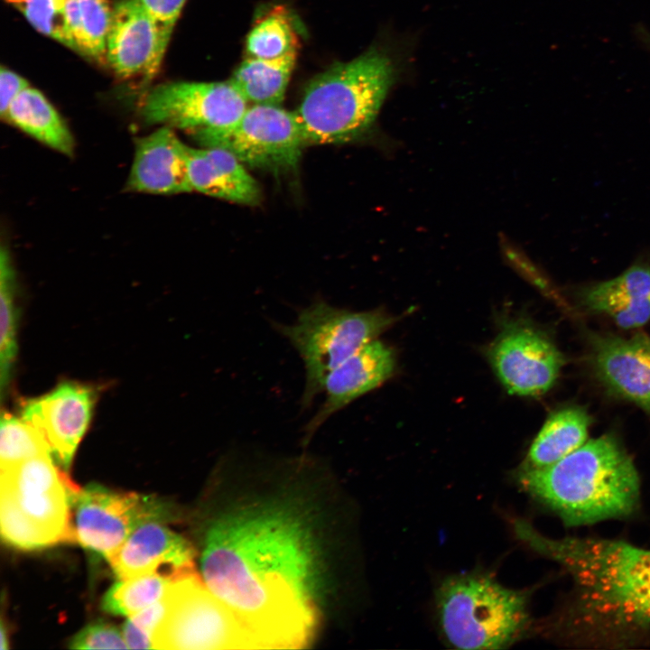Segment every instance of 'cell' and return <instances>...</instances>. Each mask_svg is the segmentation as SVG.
<instances>
[{"label":"cell","instance_id":"34","mask_svg":"<svg viewBox=\"0 0 650 650\" xmlns=\"http://www.w3.org/2000/svg\"><path fill=\"white\" fill-rule=\"evenodd\" d=\"M637 36L650 51V32L643 26L636 29Z\"/></svg>","mask_w":650,"mask_h":650},{"label":"cell","instance_id":"14","mask_svg":"<svg viewBox=\"0 0 650 650\" xmlns=\"http://www.w3.org/2000/svg\"><path fill=\"white\" fill-rule=\"evenodd\" d=\"M166 519L154 517L141 523L107 560L118 580L148 573L181 580L197 572L193 547L164 525Z\"/></svg>","mask_w":650,"mask_h":650},{"label":"cell","instance_id":"5","mask_svg":"<svg viewBox=\"0 0 650 650\" xmlns=\"http://www.w3.org/2000/svg\"><path fill=\"white\" fill-rule=\"evenodd\" d=\"M528 600L482 572L449 576L435 591L441 633L460 649H503L522 639L531 626Z\"/></svg>","mask_w":650,"mask_h":650},{"label":"cell","instance_id":"3","mask_svg":"<svg viewBox=\"0 0 650 650\" xmlns=\"http://www.w3.org/2000/svg\"><path fill=\"white\" fill-rule=\"evenodd\" d=\"M516 478L523 490L570 526L627 516L639 502L637 470L610 434L587 441L544 468L518 469Z\"/></svg>","mask_w":650,"mask_h":650},{"label":"cell","instance_id":"19","mask_svg":"<svg viewBox=\"0 0 650 650\" xmlns=\"http://www.w3.org/2000/svg\"><path fill=\"white\" fill-rule=\"evenodd\" d=\"M188 177L192 190L244 205H255L261 191L246 166L230 152L215 146L187 147Z\"/></svg>","mask_w":650,"mask_h":650},{"label":"cell","instance_id":"13","mask_svg":"<svg viewBox=\"0 0 650 650\" xmlns=\"http://www.w3.org/2000/svg\"><path fill=\"white\" fill-rule=\"evenodd\" d=\"M98 396L93 385L66 381L21 404V417L41 433L51 457L64 469H70L89 426Z\"/></svg>","mask_w":650,"mask_h":650},{"label":"cell","instance_id":"7","mask_svg":"<svg viewBox=\"0 0 650 650\" xmlns=\"http://www.w3.org/2000/svg\"><path fill=\"white\" fill-rule=\"evenodd\" d=\"M395 320L382 310L351 311L317 299L289 323L272 321L300 356L304 368L302 409L321 394L327 376L366 344L376 339Z\"/></svg>","mask_w":650,"mask_h":650},{"label":"cell","instance_id":"25","mask_svg":"<svg viewBox=\"0 0 650 650\" xmlns=\"http://www.w3.org/2000/svg\"><path fill=\"white\" fill-rule=\"evenodd\" d=\"M178 580L159 573L118 580L104 595L102 609L131 617L163 598Z\"/></svg>","mask_w":650,"mask_h":650},{"label":"cell","instance_id":"23","mask_svg":"<svg viewBox=\"0 0 650 650\" xmlns=\"http://www.w3.org/2000/svg\"><path fill=\"white\" fill-rule=\"evenodd\" d=\"M296 60V52L279 58L248 57L229 79L253 105L280 106Z\"/></svg>","mask_w":650,"mask_h":650},{"label":"cell","instance_id":"1","mask_svg":"<svg viewBox=\"0 0 650 650\" xmlns=\"http://www.w3.org/2000/svg\"><path fill=\"white\" fill-rule=\"evenodd\" d=\"M202 580L261 649L302 648L318 621L320 569L310 521L288 502L233 508L209 526Z\"/></svg>","mask_w":650,"mask_h":650},{"label":"cell","instance_id":"22","mask_svg":"<svg viewBox=\"0 0 650 650\" xmlns=\"http://www.w3.org/2000/svg\"><path fill=\"white\" fill-rule=\"evenodd\" d=\"M590 417L580 406H565L552 412L532 442L520 469L549 466L587 441Z\"/></svg>","mask_w":650,"mask_h":650},{"label":"cell","instance_id":"8","mask_svg":"<svg viewBox=\"0 0 650 650\" xmlns=\"http://www.w3.org/2000/svg\"><path fill=\"white\" fill-rule=\"evenodd\" d=\"M155 649H261L236 614L197 572L178 580L169 611L154 636Z\"/></svg>","mask_w":650,"mask_h":650},{"label":"cell","instance_id":"24","mask_svg":"<svg viewBox=\"0 0 650 650\" xmlns=\"http://www.w3.org/2000/svg\"><path fill=\"white\" fill-rule=\"evenodd\" d=\"M68 28L74 51L105 62L113 5L108 0H65Z\"/></svg>","mask_w":650,"mask_h":650},{"label":"cell","instance_id":"10","mask_svg":"<svg viewBox=\"0 0 650 650\" xmlns=\"http://www.w3.org/2000/svg\"><path fill=\"white\" fill-rule=\"evenodd\" d=\"M248 107L230 80L172 81L146 91L140 116L146 125H167L192 135L230 127Z\"/></svg>","mask_w":650,"mask_h":650},{"label":"cell","instance_id":"18","mask_svg":"<svg viewBox=\"0 0 650 650\" xmlns=\"http://www.w3.org/2000/svg\"><path fill=\"white\" fill-rule=\"evenodd\" d=\"M187 147L174 129L167 125H160L138 138L126 190L155 195L192 191L187 170Z\"/></svg>","mask_w":650,"mask_h":650},{"label":"cell","instance_id":"6","mask_svg":"<svg viewBox=\"0 0 650 650\" xmlns=\"http://www.w3.org/2000/svg\"><path fill=\"white\" fill-rule=\"evenodd\" d=\"M3 540L21 550L72 542L70 496L78 486L51 455L0 469Z\"/></svg>","mask_w":650,"mask_h":650},{"label":"cell","instance_id":"27","mask_svg":"<svg viewBox=\"0 0 650 650\" xmlns=\"http://www.w3.org/2000/svg\"><path fill=\"white\" fill-rule=\"evenodd\" d=\"M246 43L249 57L274 59L296 52L298 38L289 15L274 10L255 23Z\"/></svg>","mask_w":650,"mask_h":650},{"label":"cell","instance_id":"31","mask_svg":"<svg viewBox=\"0 0 650 650\" xmlns=\"http://www.w3.org/2000/svg\"><path fill=\"white\" fill-rule=\"evenodd\" d=\"M72 649H125L128 648L123 631L103 621H94L83 627L70 642Z\"/></svg>","mask_w":650,"mask_h":650},{"label":"cell","instance_id":"11","mask_svg":"<svg viewBox=\"0 0 650 650\" xmlns=\"http://www.w3.org/2000/svg\"><path fill=\"white\" fill-rule=\"evenodd\" d=\"M72 542L107 561L132 532L150 518H167L158 499L90 484L70 497Z\"/></svg>","mask_w":650,"mask_h":650},{"label":"cell","instance_id":"29","mask_svg":"<svg viewBox=\"0 0 650 650\" xmlns=\"http://www.w3.org/2000/svg\"><path fill=\"white\" fill-rule=\"evenodd\" d=\"M40 33L74 51L65 14V0H4Z\"/></svg>","mask_w":650,"mask_h":650},{"label":"cell","instance_id":"28","mask_svg":"<svg viewBox=\"0 0 650 650\" xmlns=\"http://www.w3.org/2000/svg\"><path fill=\"white\" fill-rule=\"evenodd\" d=\"M51 455L41 433L22 417L2 411L0 423V469H6L28 459Z\"/></svg>","mask_w":650,"mask_h":650},{"label":"cell","instance_id":"32","mask_svg":"<svg viewBox=\"0 0 650 650\" xmlns=\"http://www.w3.org/2000/svg\"><path fill=\"white\" fill-rule=\"evenodd\" d=\"M187 0H140L153 19L160 35L161 44L167 50L177 21Z\"/></svg>","mask_w":650,"mask_h":650},{"label":"cell","instance_id":"2","mask_svg":"<svg viewBox=\"0 0 650 650\" xmlns=\"http://www.w3.org/2000/svg\"><path fill=\"white\" fill-rule=\"evenodd\" d=\"M519 540L569 572L575 586L569 626L597 637H628L650 628V549L601 538L552 539L514 521Z\"/></svg>","mask_w":650,"mask_h":650},{"label":"cell","instance_id":"35","mask_svg":"<svg viewBox=\"0 0 650 650\" xmlns=\"http://www.w3.org/2000/svg\"><path fill=\"white\" fill-rule=\"evenodd\" d=\"M7 647H8V645H7L6 633L5 631V627L2 624V626H1V649L5 650Z\"/></svg>","mask_w":650,"mask_h":650},{"label":"cell","instance_id":"4","mask_svg":"<svg viewBox=\"0 0 650 650\" xmlns=\"http://www.w3.org/2000/svg\"><path fill=\"white\" fill-rule=\"evenodd\" d=\"M392 60L373 49L317 75L294 110L306 144H341L366 133L395 79Z\"/></svg>","mask_w":650,"mask_h":650},{"label":"cell","instance_id":"16","mask_svg":"<svg viewBox=\"0 0 650 650\" xmlns=\"http://www.w3.org/2000/svg\"><path fill=\"white\" fill-rule=\"evenodd\" d=\"M165 51L157 26L140 0H116L107 40L106 62L121 78L158 72Z\"/></svg>","mask_w":650,"mask_h":650},{"label":"cell","instance_id":"15","mask_svg":"<svg viewBox=\"0 0 650 650\" xmlns=\"http://www.w3.org/2000/svg\"><path fill=\"white\" fill-rule=\"evenodd\" d=\"M395 367L393 349L376 339L335 367L324 381L322 402L304 425L303 442H308L335 413L384 384Z\"/></svg>","mask_w":650,"mask_h":650},{"label":"cell","instance_id":"30","mask_svg":"<svg viewBox=\"0 0 650 650\" xmlns=\"http://www.w3.org/2000/svg\"><path fill=\"white\" fill-rule=\"evenodd\" d=\"M174 585L160 600L128 617L122 628L128 648L155 649L154 636L172 605Z\"/></svg>","mask_w":650,"mask_h":650},{"label":"cell","instance_id":"12","mask_svg":"<svg viewBox=\"0 0 650 650\" xmlns=\"http://www.w3.org/2000/svg\"><path fill=\"white\" fill-rule=\"evenodd\" d=\"M488 357L506 390L520 396L548 391L564 363L562 354L543 332L522 322L505 325L488 348Z\"/></svg>","mask_w":650,"mask_h":650},{"label":"cell","instance_id":"20","mask_svg":"<svg viewBox=\"0 0 650 650\" xmlns=\"http://www.w3.org/2000/svg\"><path fill=\"white\" fill-rule=\"evenodd\" d=\"M582 306L611 318L624 329L650 321V268L642 264L618 276L585 287L580 292Z\"/></svg>","mask_w":650,"mask_h":650},{"label":"cell","instance_id":"33","mask_svg":"<svg viewBox=\"0 0 650 650\" xmlns=\"http://www.w3.org/2000/svg\"><path fill=\"white\" fill-rule=\"evenodd\" d=\"M28 87L29 82L18 73L1 67L0 70V115L3 118L12 102Z\"/></svg>","mask_w":650,"mask_h":650},{"label":"cell","instance_id":"26","mask_svg":"<svg viewBox=\"0 0 650 650\" xmlns=\"http://www.w3.org/2000/svg\"><path fill=\"white\" fill-rule=\"evenodd\" d=\"M15 274L10 252L4 245L0 251V385L2 398L7 388L17 355V311Z\"/></svg>","mask_w":650,"mask_h":650},{"label":"cell","instance_id":"21","mask_svg":"<svg viewBox=\"0 0 650 650\" xmlns=\"http://www.w3.org/2000/svg\"><path fill=\"white\" fill-rule=\"evenodd\" d=\"M2 119L58 153H74L75 142L67 124L46 97L31 86L12 102Z\"/></svg>","mask_w":650,"mask_h":650},{"label":"cell","instance_id":"17","mask_svg":"<svg viewBox=\"0 0 650 650\" xmlns=\"http://www.w3.org/2000/svg\"><path fill=\"white\" fill-rule=\"evenodd\" d=\"M589 339L599 380L615 395L650 413V337L591 334Z\"/></svg>","mask_w":650,"mask_h":650},{"label":"cell","instance_id":"9","mask_svg":"<svg viewBox=\"0 0 650 650\" xmlns=\"http://www.w3.org/2000/svg\"><path fill=\"white\" fill-rule=\"evenodd\" d=\"M204 147L233 153L245 166L285 172L298 165L305 141L294 111L252 105L230 127L191 135Z\"/></svg>","mask_w":650,"mask_h":650}]
</instances>
